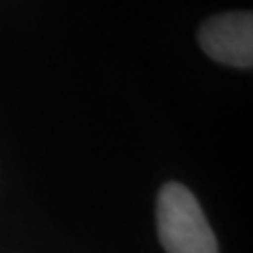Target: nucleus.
Returning a JSON list of instances; mask_svg holds the SVG:
<instances>
[{
    "label": "nucleus",
    "mask_w": 253,
    "mask_h": 253,
    "mask_svg": "<svg viewBox=\"0 0 253 253\" xmlns=\"http://www.w3.org/2000/svg\"><path fill=\"white\" fill-rule=\"evenodd\" d=\"M158 239L167 253H217V241L199 201L186 186H163L156 201Z\"/></svg>",
    "instance_id": "nucleus-1"
},
{
    "label": "nucleus",
    "mask_w": 253,
    "mask_h": 253,
    "mask_svg": "<svg viewBox=\"0 0 253 253\" xmlns=\"http://www.w3.org/2000/svg\"><path fill=\"white\" fill-rule=\"evenodd\" d=\"M203 51L224 66H253V15L221 13L207 19L199 30Z\"/></svg>",
    "instance_id": "nucleus-2"
}]
</instances>
